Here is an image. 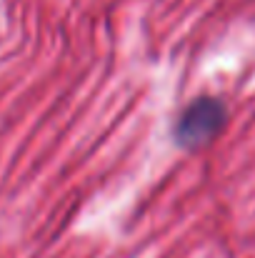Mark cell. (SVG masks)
<instances>
[{
	"mask_svg": "<svg viewBox=\"0 0 255 258\" xmlns=\"http://www.w3.org/2000/svg\"><path fill=\"white\" fill-rule=\"evenodd\" d=\"M225 123V105L218 98L203 95L193 100L175 123V141L183 148H200L210 143Z\"/></svg>",
	"mask_w": 255,
	"mask_h": 258,
	"instance_id": "6da1fadb",
	"label": "cell"
}]
</instances>
